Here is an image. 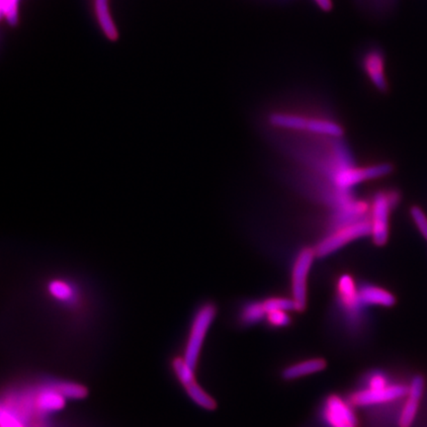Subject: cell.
Returning a JSON list of instances; mask_svg holds the SVG:
<instances>
[{
  "mask_svg": "<svg viewBox=\"0 0 427 427\" xmlns=\"http://www.w3.org/2000/svg\"><path fill=\"white\" fill-rule=\"evenodd\" d=\"M215 315L216 308L213 304H206L195 315L184 354V360L191 368L196 367L204 338Z\"/></svg>",
  "mask_w": 427,
  "mask_h": 427,
  "instance_id": "cell-1",
  "label": "cell"
},
{
  "mask_svg": "<svg viewBox=\"0 0 427 427\" xmlns=\"http://www.w3.org/2000/svg\"><path fill=\"white\" fill-rule=\"evenodd\" d=\"M400 201L398 192L378 193L374 198L372 206V238L377 245H384L389 236V214L391 209L396 207Z\"/></svg>",
  "mask_w": 427,
  "mask_h": 427,
  "instance_id": "cell-2",
  "label": "cell"
},
{
  "mask_svg": "<svg viewBox=\"0 0 427 427\" xmlns=\"http://www.w3.org/2000/svg\"><path fill=\"white\" fill-rule=\"evenodd\" d=\"M315 255V250L305 248L299 254L295 262L292 273V291L298 312L305 310L307 304V276Z\"/></svg>",
  "mask_w": 427,
  "mask_h": 427,
  "instance_id": "cell-3",
  "label": "cell"
},
{
  "mask_svg": "<svg viewBox=\"0 0 427 427\" xmlns=\"http://www.w3.org/2000/svg\"><path fill=\"white\" fill-rule=\"evenodd\" d=\"M372 232V225L370 222H359L350 226L343 227L336 234L326 238L315 247V252L317 256H326L333 254L340 248L345 247L350 241L368 236Z\"/></svg>",
  "mask_w": 427,
  "mask_h": 427,
  "instance_id": "cell-4",
  "label": "cell"
},
{
  "mask_svg": "<svg viewBox=\"0 0 427 427\" xmlns=\"http://www.w3.org/2000/svg\"><path fill=\"white\" fill-rule=\"evenodd\" d=\"M408 387L400 384H389L384 387L378 389L361 390L352 394L351 403L358 407H367V406L379 405V403H389L399 400L403 397L408 396Z\"/></svg>",
  "mask_w": 427,
  "mask_h": 427,
  "instance_id": "cell-5",
  "label": "cell"
},
{
  "mask_svg": "<svg viewBox=\"0 0 427 427\" xmlns=\"http://www.w3.org/2000/svg\"><path fill=\"white\" fill-rule=\"evenodd\" d=\"M324 415V419L331 427H357L354 410L347 401L336 394L326 399Z\"/></svg>",
  "mask_w": 427,
  "mask_h": 427,
  "instance_id": "cell-6",
  "label": "cell"
},
{
  "mask_svg": "<svg viewBox=\"0 0 427 427\" xmlns=\"http://www.w3.org/2000/svg\"><path fill=\"white\" fill-rule=\"evenodd\" d=\"M393 171V166L389 164H378L366 168H348L340 171L336 176V183L340 187H350L363 180H374L387 175Z\"/></svg>",
  "mask_w": 427,
  "mask_h": 427,
  "instance_id": "cell-7",
  "label": "cell"
},
{
  "mask_svg": "<svg viewBox=\"0 0 427 427\" xmlns=\"http://www.w3.org/2000/svg\"><path fill=\"white\" fill-rule=\"evenodd\" d=\"M424 391V380L421 376H415L408 387V399L401 410L399 424L401 427H410L419 410V401Z\"/></svg>",
  "mask_w": 427,
  "mask_h": 427,
  "instance_id": "cell-8",
  "label": "cell"
},
{
  "mask_svg": "<svg viewBox=\"0 0 427 427\" xmlns=\"http://www.w3.org/2000/svg\"><path fill=\"white\" fill-rule=\"evenodd\" d=\"M364 71L380 92H386L387 82L385 74V60L379 50L369 51L363 60Z\"/></svg>",
  "mask_w": 427,
  "mask_h": 427,
  "instance_id": "cell-9",
  "label": "cell"
},
{
  "mask_svg": "<svg viewBox=\"0 0 427 427\" xmlns=\"http://www.w3.org/2000/svg\"><path fill=\"white\" fill-rule=\"evenodd\" d=\"M359 301L366 305L383 306L392 307L396 303L393 294L383 288L364 286L358 291Z\"/></svg>",
  "mask_w": 427,
  "mask_h": 427,
  "instance_id": "cell-10",
  "label": "cell"
},
{
  "mask_svg": "<svg viewBox=\"0 0 427 427\" xmlns=\"http://www.w3.org/2000/svg\"><path fill=\"white\" fill-rule=\"evenodd\" d=\"M47 290L49 294L55 300L62 302V303L71 304L78 296L76 287L71 281L64 279V278L58 277L49 281Z\"/></svg>",
  "mask_w": 427,
  "mask_h": 427,
  "instance_id": "cell-11",
  "label": "cell"
},
{
  "mask_svg": "<svg viewBox=\"0 0 427 427\" xmlns=\"http://www.w3.org/2000/svg\"><path fill=\"white\" fill-rule=\"evenodd\" d=\"M326 361L324 359L315 358L299 362L294 365L289 366L283 371V378L286 380H294L297 378L305 377L320 372L326 368Z\"/></svg>",
  "mask_w": 427,
  "mask_h": 427,
  "instance_id": "cell-12",
  "label": "cell"
},
{
  "mask_svg": "<svg viewBox=\"0 0 427 427\" xmlns=\"http://www.w3.org/2000/svg\"><path fill=\"white\" fill-rule=\"evenodd\" d=\"M35 403L41 412H57L64 407L66 398L55 387H47L42 390L41 393L37 396Z\"/></svg>",
  "mask_w": 427,
  "mask_h": 427,
  "instance_id": "cell-13",
  "label": "cell"
},
{
  "mask_svg": "<svg viewBox=\"0 0 427 427\" xmlns=\"http://www.w3.org/2000/svg\"><path fill=\"white\" fill-rule=\"evenodd\" d=\"M338 292H340L341 301L343 305L352 314L356 313L359 307L358 291L355 287L354 281L349 275H343L338 282Z\"/></svg>",
  "mask_w": 427,
  "mask_h": 427,
  "instance_id": "cell-14",
  "label": "cell"
},
{
  "mask_svg": "<svg viewBox=\"0 0 427 427\" xmlns=\"http://www.w3.org/2000/svg\"><path fill=\"white\" fill-rule=\"evenodd\" d=\"M95 11H96L97 19H98L104 34L111 40H115L117 38L118 32L112 17H111L108 0H95Z\"/></svg>",
  "mask_w": 427,
  "mask_h": 427,
  "instance_id": "cell-15",
  "label": "cell"
},
{
  "mask_svg": "<svg viewBox=\"0 0 427 427\" xmlns=\"http://www.w3.org/2000/svg\"><path fill=\"white\" fill-rule=\"evenodd\" d=\"M269 121L273 126L284 129L304 130L307 129L308 125V120L294 114L273 113L269 117Z\"/></svg>",
  "mask_w": 427,
  "mask_h": 427,
  "instance_id": "cell-16",
  "label": "cell"
},
{
  "mask_svg": "<svg viewBox=\"0 0 427 427\" xmlns=\"http://www.w3.org/2000/svg\"><path fill=\"white\" fill-rule=\"evenodd\" d=\"M307 130L312 133L331 137H340L343 134L342 128L340 125L327 120H308Z\"/></svg>",
  "mask_w": 427,
  "mask_h": 427,
  "instance_id": "cell-17",
  "label": "cell"
},
{
  "mask_svg": "<svg viewBox=\"0 0 427 427\" xmlns=\"http://www.w3.org/2000/svg\"><path fill=\"white\" fill-rule=\"evenodd\" d=\"M267 315L265 308H264L263 303L248 304L247 307L243 308L241 313V320L245 324H254L256 322H261L262 319Z\"/></svg>",
  "mask_w": 427,
  "mask_h": 427,
  "instance_id": "cell-18",
  "label": "cell"
},
{
  "mask_svg": "<svg viewBox=\"0 0 427 427\" xmlns=\"http://www.w3.org/2000/svg\"><path fill=\"white\" fill-rule=\"evenodd\" d=\"M186 391L190 398L200 407L206 410H214L216 408V401L206 394L196 382L186 387Z\"/></svg>",
  "mask_w": 427,
  "mask_h": 427,
  "instance_id": "cell-19",
  "label": "cell"
},
{
  "mask_svg": "<svg viewBox=\"0 0 427 427\" xmlns=\"http://www.w3.org/2000/svg\"><path fill=\"white\" fill-rule=\"evenodd\" d=\"M53 387H55L64 398L74 399V400L85 398L87 394V390L85 387L74 383H58L53 385Z\"/></svg>",
  "mask_w": 427,
  "mask_h": 427,
  "instance_id": "cell-20",
  "label": "cell"
},
{
  "mask_svg": "<svg viewBox=\"0 0 427 427\" xmlns=\"http://www.w3.org/2000/svg\"><path fill=\"white\" fill-rule=\"evenodd\" d=\"M173 368L178 379L180 380V382L182 383L183 386L185 387L196 382L193 373L194 369L188 365L184 358H176L173 361Z\"/></svg>",
  "mask_w": 427,
  "mask_h": 427,
  "instance_id": "cell-21",
  "label": "cell"
},
{
  "mask_svg": "<svg viewBox=\"0 0 427 427\" xmlns=\"http://www.w3.org/2000/svg\"><path fill=\"white\" fill-rule=\"evenodd\" d=\"M266 313L273 312V311H298L294 300L285 298H271L263 303Z\"/></svg>",
  "mask_w": 427,
  "mask_h": 427,
  "instance_id": "cell-22",
  "label": "cell"
},
{
  "mask_svg": "<svg viewBox=\"0 0 427 427\" xmlns=\"http://www.w3.org/2000/svg\"><path fill=\"white\" fill-rule=\"evenodd\" d=\"M410 216H412L419 233L427 241V216L426 213L422 211L421 208L414 206V207L410 209Z\"/></svg>",
  "mask_w": 427,
  "mask_h": 427,
  "instance_id": "cell-23",
  "label": "cell"
},
{
  "mask_svg": "<svg viewBox=\"0 0 427 427\" xmlns=\"http://www.w3.org/2000/svg\"><path fill=\"white\" fill-rule=\"evenodd\" d=\"M267 320L273 326H286L290 324V317L285 311H273L267 313Z\"/></svg>",
  "mask_w": 427,
  "mask_h": 427,
  "instance_id": "cell-24",
  "label": "cell"
},
{
  "mask_svg": "<svg viewBox=\"0 0 427 427\" xmlns=\"http://www.w3.org/2000/svg\"><path fill=\"white\" fill-rule=\"evenodd\" d=\"M18 1L19 0H1L2 13L10 22H14L17 16Z\"/></svg>",
  "mask_w": 427,
  "mask_h": 427,
  "instance_id": "cell-25",
  "label": "cell"
},
{
  "mask_svg": "<svg viewBox=\"0 0 427 427\" xmlns=\"http://www.w3.org/2000/svg\"><path fill=\"white\" fill-rule=\"evenodd\" d=\"M0 424L1 427H24L18 417H16L9 410H4L3 408H2L1 417H0Z\"/></svg>",
  "mask_w": 427,
  "mask_h": 427,
  "instance_id": "cell-26",
  "label": "cell"
},
{
  "mask_svg": "<svg viewBox=\"0 0 427 427\" xmlns=\"http://www.w3.org/2000/svg\"><path fill=\"white\" fill-rule=\"evenodd\" d=\"M386 376L382 373H374L368 381V387L370 389H378V387H384L389 385Z\"/></svg>",
  "mask_w": 427,
  "mask_h": 427,
  "instance_id": "cell-27",
  "label": "cell"
},
{
  "mask_svg": "<svg viewBox=\"0 0 427 427\" xmlns=\"http://www.w3.org/2000/svg\"><path fill=\"white\" fill-rule=\"evenodd\" d=\"M315 3L317 4L320 7V8L324 9V10L329 11L331 10V0H315Z\"/></svg>",
  "mask_w": 427,
  "mask_h": 427,
  "instance_id": "cell-28",
  "label": "cell"
}]
</instances>
